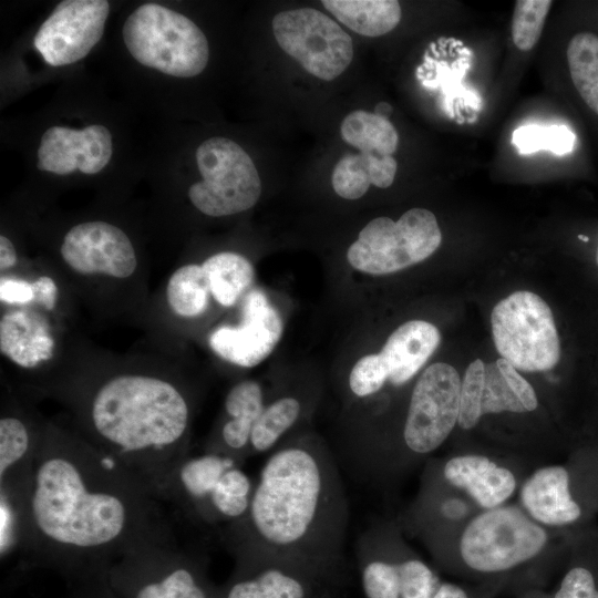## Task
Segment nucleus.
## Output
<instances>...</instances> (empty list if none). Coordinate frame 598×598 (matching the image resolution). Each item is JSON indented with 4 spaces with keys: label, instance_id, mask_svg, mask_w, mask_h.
I'll use <instances>...</instances> for the list:
<instances>
[{
    "label": "nucleus",
    "instance_id": "nucleus-1",
    "mask_svg": "<svg viewBox=\"0 0 598 598\" xmlns=\"http://www.w3.org/2000/svg\"><path fill=\"white\" fill-rule=\"evenodd\" d=\"M148 488L74 430L47 422L19 549L58 565H103L172 534Z\"/></svg>",
    "mask_w": 598,
    "mask_h": 598
},
{
    "label": "nucleus",
    "instance_id": "nucleus-2",
    "mask_svg": "<svg viewBox=\"0 0 598 598\" xmlns=\"http://www.w3.org/2000/svg\"><path fill=\"white\" fill-rule=\"evenodd\" d=\"M41 390L71 412L75 432L167 501L188 456L192 400L174 370L127 363L56 379Z\"/></svg>",
    "mask_w": 598,
    "mask_h": 598
},
{
    "label": "nucleus",
    "instance_id": "nucleus-3",
    "mask_svg": "<svg viewBox=\"0 0 598 598\" xmlns=\"http://www.w3.org/2000/svg\"><path fill=\"white\" fill-rule=\"evenodd\" d=\"M328 457L303 446L276 451L264 464L247 514L231 525L237 549H323L342 526V497Z\"/></svg>",
    "mask_w": 598,
    "mask_h": 598
},
{
    "label": "nucleus",
    "instance_id": "nucleus-4",
    "mask_svg": "<svg viewBox=\"0 0 598 598\" xmlns=\"http://www.w3.org/2000/svg\"><path fill=\"white\" fill-rule=\"evenodd\" d=\"M123 40L141 64L176 78L200 74L209 59L203 31L184 14L157 3L134 10L123 25Z\"/></svg>",
    "mask_w": 598,
    "mask_h": 598
},
{
    "label": "nucleus",
    "instance_id": "nucleus-5",
    "mask_svg": "<svg viewBox=\"0 0 598 598\" xmlns=\"http://www.w3.org/2000/svg\"><path fill=\"white\" fill-rule=\"evenodd\" d=\"M441 241L435 215L425 208H411L398 221L389 217L369 221L348 248L347 259L361 272L383 276L423 261Z\"/></svg>",
    "mask_w": 598,
    "mask_h": 598
},
{
    "label": "nucleus",
    "instance_id": "nucleus-6",
    "mask_svg": "<svg viewBox=\"0 0 598 598\" xmlns=\"http://www.w3.org/2000/svg\"><path fill=\"white\" fill-rule=\"evenodd\" d=\"M495 347L516 370L554 368L560 344L549 306L536 293L519 290L498 301L491 315Z\"/></svg>",
    "mask_w": 598,
    "mask_h": 598
},
{
    "label": "nucleus",
    "instance_id": "nucleus-7",
    "mask_svg": "<svg viewBox=\"0 0 598 598\" xmlns=\"http://www.w3.org/2000/svg\"><path fill=\"white\" fill-rule=\"evenodd\" d=\"M547 543L544 528L516 506L485 509L464 528L460 553L478 573L509 570L537 556Z\"/></svg>",
    "mask_w": 598,
    "mask_h": 598
},
{
    "label": "nucleus",
    "instance_id": "nucleus-8",
    "mask_svg": "<svg viewBox=\"0 0 598 598\" xmlns=\"http://www.w3.org/2000/svg\"><path fill=\"white\" fill-rule=\"evenodd\" d=\"M202 181L188 189L190 203L204 215L223 217L251 208L260 197L258 171L244 148L230 138L214 136L196 150Z\"/></svg>",
    "mask_w": 598,
    "mask_h": 598
},
{
    "label": "nucleus",
    "instance_id": "nucleus-9",
    "mask_svg": "<svg viewBox=\"0 0 598 598\" xmlns=\"http://www.w3.org/2000/svg\"><path fill=\"white\" fill-rule=\"evenodd\" d=\"M59 254L68 274L87 285L122 286L137 278L136 249L120 227L90 220L72 226Z\"/></svg>",
    "mask_w": 598,
    "mask_h": 598
},
{
    "label": "nucleus",
    "instance_id": "nucleus-10",
    "mask_svg": "<svg viewBox=\"0 0 598 598\" xmlns=\"http://www.w3.org/2000/svg\"><path fill=\"white\" fill-rule=\"evenodd\" d=\"M272 32L279 47L318 79L334 80L352 61L351 37L319 10L279 12L272 19Z\"/></svg>",
    "mask_w": 598,
    "mask_h": 598
},
{
    "label": "nucleus",
    "instance_id": "nucleus-11",
    "mask_svg": "<svg viewBox=\"0 0 598 598\" xmlns=\"http://www.w3.org/2000/svg\"><path fill=\"white\" fill-rule=\"evenodd\" d=\"M0 417L1 513L23 526L34 462L47 422L13 396L3 399Z\"/></svg>",
    "mask_w": 598,
    "mask_h": 598
},
{
    "label": "nucleus",
    "instance_id": "nucleus-12",
    "mask_svg": "<svg viewBox=\"0 0 598 598\" xmlns=\"http://www.w3.org/2000/svg\"><path fill=\"white\" fill-rule=\"evenodd\" d=\"M461 380L450 364L436 362L417 379L403 430L406 446L414 453L435 451L458 420Z\"/></svg>",
    "mask_w": 598,
    "mask_h": 598
},
{
    "label": "nucleus",
    "instance_id": "nucleus-13",
    "mask_svg": "<svg viewBox=\"0 0 598 598\" xmlns=\"http://www.w3.org/2000/svg\"><path fill=\"white\" fill-rule=\"evenodd\" d=\"M282 320L266 293L251 288L240 301L237 324H220L208 336V347L224 361L241 368L262 362L282 334Z\"/></svg>",
    "mask_w": 598,
    "mask_h": 598
},
{
    "label": "nucleus",
    "instance_id": "nucleus-14",
    "mask_svg": "<svg viewBox=\"0 0 598 598\" xmlns=\"http://www.w3.org/2000/svg\"><path fill=\"white\" fill-rule=\"evenodd\" d=\"M109 12L105 0L61 1L35 33L34 48L52 66L75 63L101 40Z\"/></svg>",
    "mask_w": 598,
    "mask_h": 598
},
{
    "label": "nucleus",
    "instance_id": "nucleus-15",
    "mask_svg": "<svg viewBox=\"0 0 598 598\" xmlns=\"http://www.w3.org/2000/svg\"><path fill=\"white\" fill-rule=\"evenodd\" d=\"M55 318L56 313L39 307H1L2 358L28 373L49 369L58 359L61 347Z\"/></svg>",
    "mask_w": 598,
    "mask_h": 598
},
{
    "label": "nucleus",
    "instance_id": "nucleus-16",
    "mask_svg": "<svg viewBox=\"0 0 598 598\" xmlns=\"http://www.w3.org/2000/svg\"><path fill=\"white\" fill-rule=\"evenodd\" d=\"M182 549L172 533L127 551L146 576L133 598H207Z\"/></svg>",
    "mask_w": 598,
    "mask_h": 598
},
{
    "label": "nucleus",
    "instance_id": "nucleus-17",
    "mask_svg": "<svg viewBox=\"0 0 598 598\" xmlns=\"http://www.w3.org/2000/svg\"><path fill=\"white\" fill-rule=\"evenodd\" d=\"M112 153V135L103 125L82 130L52 126L41 137L37 166L56 175H69L75 169L94 175L109 164Z\"/></svg>",
    "mask_w": 598,
    "mask_h": 598
},
{
    "label": "nucleus",
    "instance_id": "nucleus-18",
    "mask_svg": "<svg viewBox=\"0 0 598 598\" xmlns=\"http://www.w3.org/2000/svg\"><path fill=\"white\" fill-rule=\"evenodd\" d=\"M520 502L530 518L543 525L571 524L581 515L569 491V474L559 465L534 472L520 489Z\"/></svg>",
    "mask_w": 598,
    "mask_h": 598
},
{
    "label": "nucleus",
    "instance_id": "nucleus-19",
    "mask_svg": "<svg viewBox=\"0 0 598 598\" xmlns=\"http://www.w3.org/2000/svg\"><path fill=\"white\" fill-rule=\"evenodd\" d=\"M444 478L465 491L484 509L502 506L516 488L515 475L505 466L482 455H458L443 468Z\"/></svg>",
    "mask_w": 598,
    "mask_h": 598
},
{
    "label": "nucleus",
    "instance_id": "nucleus-20",
    "mask_svg": "<svg viewBox=\"0 0 598 598\" xmlns=\"http://www.w3.org/2000/svg\"><path fill=\"white\" fill-rule=\"evenodd\" d=\"M441 342L439 329L427 321L411 320L396 328L379 353L389 381L401 385L411 380Z\"/></svg>",
    "mask_w": 598,
    "mask_h": 598
},
{
    "label": "nucleus",
    "instance_id": "nucleus-21",
    "mask_svg": "<svg viewBox=\"0 0 598 598\" xmlns=\"http://www.w3.org/2000/svg\"><path fill=\"white\" fill-rule=\"evenodd\" d=\"M265 409L261 386L254 380L236 383L224 402L226 419L219 430V445L214 453L239 460L249 447L254 424Z\"/></svg>",
    "mask_w": 598,
    "mask_h": 598
},
{
    "label": "nucleus",
    "instance_id": "nucleus-22",
    "mask_svg": "<svg viewBox=\"0 0 598 598\" xmlns=\"http://www.w3.org/2000/svg\"><path fill=\"white\" fill-rule=\"evenodd\" d=\"M213 300L202 264H185L168 276L163 301L171 317L188 321L198 319L209 309Z\"/></svg>",
    "mask_w": 598,
    "mask_h": 598
},
{
    "label": "nucleus",
    "instance_id": "nucleus-23",
    "mask_svg": "<svg viewBox=\"0 0 598 598\" xmlns=\"http://www.w3.org/2000/svg\"><path fill=\"white\" fill-rule=\"evenodd\" d=\"M213 300L224 308L240 302L251 289L255 268L245 256L234 251H220L202 264Z\"/></svg>",
    "mask_w": 598,
    "mask_h": 598
},
{
    "label": "nucleus",
    "instance_id": "nucleus-24",
    "mask_svg": "<svg viewBox=\"0 0 598 598\" xmlns=\"http://www.w3.org/2000/svg\"><path fill=\"white\" fill-rule=\"evenodd\" d=\"M321 3L342 24L364 37L392 31L402 16L395 0H323Z\"/></svg>",
    "mask_w": 598,
    "mask_h": 598
},
{
    "label": "nucleus",
    "instance_id": "nucleus-25",
    "mask_svg": "<svg viewBox=\"0 0 598 598\" xmlns=\"http://www.w3.org/2000/svg\"><path fill=\"white\" fill-rule=\"evenodd\" d=\"M252 492L249 476L235 463L221 475L195 517L206 523L235 524L247 514Z\"/></svg>",
    "mask_w": 598,
    "mask_h": 598
},
{
    "label": "nucleus",
    "instance_id": "nucleus-26",
    "mask_svg": "<svg viewBox=\"0 0 598 598\" xmlns=\"http://www.w3.org/2000/svg\"><path fill=\"white\" fill-rule=\"evenodd\" d=\"M340 134L346 143L364 154L392 155L399 144V134L389 118L363 110L343 118Z\"/></svg>",
    "mask_w": 598,
    "mask_h": 598
},
{
    "label": "nucleus",
    "instance_id": "nucleus-27",
    "mask_svg": "<svg viewBox=\"0 0 598 598\" xmlns=\"http://www.w3.org/2000/svg\"><path fill=\"white\" fill-rule=\"evenodd\" d=\"M573 83L588 107L598 115V35L577 33L567 47Z\"/></svg>",
    "mask_w": 598,
    "mask_h": 598
},
{
    "label": "nucleus",
    "instance_id": "nucleus-28",
    "mask_svg": "<svg viewBox=\"0 0 598 598\" xmlns=\"http://www.w3.org/2000/svg\"><path fill=\"white\" fill-rule=\"evenodd\" d=\"M299 413L300 403L291 396L280 398L265 406L254 424L249 448L255 452H266L271 448L295 424Z\"/></svg>",
    "mask_w": 598,
    "mask_h": 598
},
{
    "label": "nucleus",
    "instance_id": "nucleus-29",
    "mask_svg": "<svg viewBox=\"0 0 598 598\" xmlns=\"http://www.w3.org/2000/svg\"><path fill=\"white\" fill-rule=\"evenodd\" d=\"M299 580L277 568H268L256 577L237 581L226 598H303Z\"/></svg>",
    "mask_w": 598,
    "mask_h": 598
},
{
    "label": "nucleus",
    "instance_id": "nucleus-30",
    "mask_svg": "<svg viewBox=\"0 0 598 598\" xmlns=\"http://www.w3.org/2000/svg\"><path fill=\"white\" fill-rule=\"evenodd\" d=\"M575 142L576 135L565 125L530 124L516 128L512 135V143L524 155L538 151L565 155L573 152Z\"/></svg>",
    "mask_w": 598,
    "mask_h": 598
},
{
    "label": "nucleus",
    "instance_id": "nucleus-31",
    "mask_svg": "<svg viewBox=\"0 0 598 598\" xmlns=\"http://www.w3.org/2000/svg\"><path fill=\"white\" fill-rule=\"evenodd\" d=\"M553 2L550 0H518L512 19V39L522 51L532 50L539 37Z\"/></svg>",
    "mask_w": 598,
    "mask_h": 598
},
{
    "label": "nucleus",
    "instance_id": "nucleus-32",
    "mask_svg": "<svg viewBox=\"0 0 598 598\" xmlns=\"http://www.w3.org/2000/svg\"><path fill=\"white\" fill-rule=\"evenodd\" d=\"M331 183L333 190L344 199L362 197L371 185L369 154L342 156L333 168Z\"/></svg>",
    "mask_w": 598,
    "mask_h": 598
},
{
    "label": "nucleus",
    "instance_id": "nucleus-33",
    "mask_svg": "<svg viewBox=\"0 0 598 598\" xmlns=\"http://www.w3.org/2000/svg\"><path fill=\"white\" fill-rule=\"evenodd\" d=\"M484 371L485 363L476 359L467 367L461 382L457 424L464 430L473 429L483 415Z\"/></svg>",
    "mask_w": 598,
    "mask_h": 598
},
{
    "label": "nucleus",
    "instance_id": "nucleus-34",
    "mask_svg": "<svg viewBox=\"0 0 598 598\" xmlns=\"http://www.w3.org/2000/svg\"><path fill=\"white\" fill-rule=\"evenodd\" d=\"M526 412L501 373L496 361L485 364L482 413Z\"/></svg>",
    "mask_w": 598,
    "mask_h": 598
},
{
    "label": "nucleus",
    "instance_id": "nucleus-35",
    "mask_svg": "<svg viewBox=\"0 0 598 598\" xmlns=\"http://www.w3.org/2000/svg\"><path fill=\"white\" fill-rule=\"evenodd\" d=\"M398 569L400 598H432L440 587L432 569L419 559H406Z\"/></svg>",
    "mask_w": 598,
    "mask_h": 598
},
{
    "label": "nucleus",
    "instance_id": "nucleus-36",
    "mask_svg": "<svg viewBox=\"0 0 598 598\" xmlns=\"http://www.w3.org/2000/svg\"><path fill=\"white\" fill-rule=\"evenodd\" d=\"M388 380L384 363L379 353H373L357 361L349 375V385L353 394L365 398L380 391Z\"/></svg>",
    "mask_w": 598,
    "mask_h": 598
},
{
    "label": "nucleus",
    "instance_id": "nucleus-37",
    "mask_svg": "<svg viewBox=\"0 0 598 598\" xmlns=\"http://www.w3.org/2000/svg\"><path fill=\"white\" fill-rule=\"evenodd\" d=\"M362 585L367 598H400L398 565L372 560L363 569Z\"/></svg>",
    "mask_w": 598,
    "mask_h": 598
},
{
    "label": "nucleus",
    "instance_id": "nucleus-38",
    "mask_svg": "<svg viewBox=\"0 0 598 598\" xmlns=\"http://www.w3.org/2000/svg\"><path fill=\"white\" fill-rule=\"evenodd\" d=\"M596 590L592 574L585 567H574L564 576L555 598H594Z\"/></svg>",
    "mask_w": 598,
    "mask_h": 598
},
{
    "label": "nucleus",
    "instance_id": "nucleus-39",
    "mask_svg": "<svg viewBox=\"0 0 598 598\" xmlns=\"http://www.w3.org/2000/svg\"><path fill=\"white\" fill-rule=\"evenodd\" d=\"M496 364L506 380L508 386L525 408L526 412L534 411L537 405V396L533 386L517 372L505 359L501 358Z\"/></svg>",
    "mask_w": 598,
    "mask_h": 598
},
{
    "label": "nucleus",
    "instance_id": "nucleus-40",
    "mask_svg": "<svg viewBox=\"0 0 598 598\" xmlns=\"http://www.w3.org/2000/svg\"><path fill=\"white\" fill-rule=\"evenodd\" d=\"M19 257L13 243L6 236H0V272L7 275L16 271Z\"/></svg>",
    "mask_w": 598,
    "mask_h": 598
},
{
    "label": "nucleus",
    "instance_id": "nucleus-41",
    "mask_svg": "<svg viewBox=\"0 0 598 598\" xmlns=\"http://www.w3.org/2000/svg\"><path fill=\"white\" fill-rule=\"evenodd\" d=\"M432 598H468L466 592L457 585L441 584Z\"/></svg>",
    "mask_w": 598,
    "mask_h": 598
},
{
    "label": "nucleus",
    "instance_id": "nucleus-42",
    "mask_svg": "<svg viewBox=\"0 0 598 598\" xmlns=\"http://www.w3.org/2000/svg\"><path fill=\"white\" fill-rule=\"evenodd\" d=\"M374 113L382 117L389 118L392 113V106L386 102H380L375 105Z\"/></svg>",
    "mask_w": 598,
    "mask_h": 598
},
{
    "label": "nucleus",
    "instance_id": "nucleus-43",
    "mask_svg": "<svg viewBox=\"0 0 598 598\" xmlns=\"http://www.w3.org/2000/svg\"><path fill=\"white\" fill-rule=\"evenodd\" d=\"M578 239L584 240V241H588V240H589L588 237L582 236V235H578Z\"/></svg>",
    "mask_w": 598,
    "mask_h": 598
},
{
    "label": "nucleus",
    "instance_id": "nucleus-44",
    "mask_svg": "<svg viewBox=\"0 0 598 598\" xmlns=\"http://www.w3.org/2000/svg\"><path fill=\"white\" fill-rule=\"evenodd\" d=\"M594 598H598V590H596Z\"/></svg>",
    "mask_w": 598,
    "mask_h": 598
},
{
    "label": "nucleus",
    "instance_id": "nucleus-45",
    "mask_svg": "<svg viewBox=\"0 0 598 598\" xmlns=\"http://www.w3.org/2000/svg\"><path fill=\"white\" fill-rule=\"evenodd\" d=\"M596 260H597V264H598V248H597V254H596Z\"/></svg>",
    "mask_w": 598,
    "mask_h": 598
}]
</instances>
